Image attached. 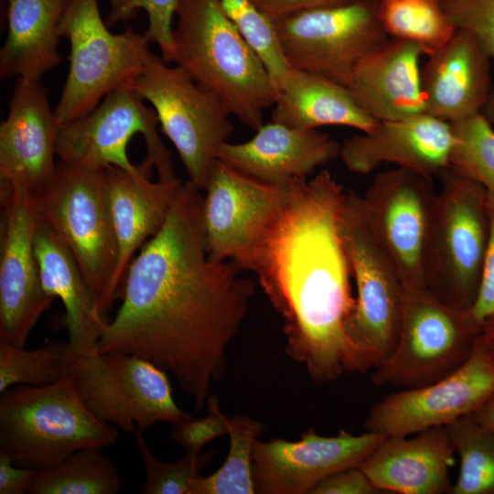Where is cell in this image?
I'll list each match as a JSON object with an SVG mask.
<instances>
[{
    "label": "cell",
    "instance_id": "1",
    "mask_svg": "<svg viewBox=\"0 0 494 494\" xmlns=\"http://www.w3.org/2000/svg\"><path fill=\"white\" fill-rule=\"evenodd\" d=\"M200 192L182 184L163 227L132 260L122 305L98 341L100 352L132 354L172 375L197 410L223 376L255 291L234 262L208 255Z\"/></svg>",
    "mask_w": 494,
    "mask_h": 494
},
{
    "label": "cell",
    "instance_id": "2",
    "mask_svg": "<svg viewBox=\"0 0 494 494\" xmlns=\"http://www.w3.org/2000/svg\"><path fill=\"white\" fill-rule=\"evenodd\" d=\"M345 198L331 173L300 178L237 265L253 273L283 320L287 355L317 383L360 372L346 326L355 306L339 232Z\"/></svg>",
    "mask_w": 494,
    "mask_h": 494
},
{
    "label": "cell",
    "instance_id": "3",
    "mask_svg": "<svg viewBox=\"0 0 494 494\" xmlns=\"http://www.w3.org/2000/svg\"><path fill=\"white\" fill-rule=\"evenodd\" d=\"M176 17L171 62L218 96L243 125L257 131L278 96L258 53L219 0H180Z\"/></svg>",
    "mask_w": 494,
    "mask_h": 494
},
{
    "label": "cell",
    "instance_id": "4",
    "mask_svg": "<svg viewBox=\"0 0 494 494\" xmlns=\"http://www.w3.org/2000/svg\"><path fill=\"white\" fill-rule=\"evenodd\" d=\"M119 438L116 427L86 407L70 374L49 385L1 393L0 454L18 467L48 469L79 449L108 447Z\"/></svg>",
    "mask_w": 494,
    "mask_h": 494
},
{
    "label": "cell",
    "instance_id": "5",
    "mask_svg": "<svg viewBox=\"0 0 494 494\" xmlns=\"http://www.w3.org/2000/svg\"><path fill=\"white\" fill-rule=\"evenodd\" d=\"M34 201L38 219L69 247L105 314L119 299L113 288L118 246L105 167L58 159L52 180Z\"/></svg>",
    "mask_w": 494,
    "mask_h": 494
},
{
    "label": "cell",
    "instance_id": "6",
    "mask_svg": "<svg viewBox=\"0 0 494 494\" xmlns=\"http://www.w3.org/2000/svg\"><path fill=\"white\" fill-rule=\"evenodd\" d=\"M339 232L357 288L346 330L364 372L381 364L396 346L404 288L369 225L361 196L353 191L345 193Z\"/></svg>",
    "mask_w": 494,
    "mask_h": 494
},
{
    "label": "cell",
    "instance_id": "7",
    "mask_svg": "<svg viewBox=\"0 0 494 494\" xmlns=\"http://www.w3.org/2000/svg\"><path fill=\"white\" fill-rule=\"evenodd\" d=\"M60 35L70 42V67L54 114L58 126L90 113L102 99L130 87L150 50L145 34L132 28L112 33L98 0H69Z\"/></svg>",
    "mask_w": 494,
    "mask_h": 494
},
{
    "label": "cell",
    "instance_id": "8",
    "mask_svg": "<svg viewBox=\"0 0 494 494\" xmlns=\"http://www.w3.org/2000/svg\"><path fill=\"white\" fill-rule=\"evenodd\" d=\"M425 267L427 289L467 310L475 301L489 238L488 194L449 167L439 176Z\"/></svg>",
    "mask_w": 494,
    "mask_h": 494
},
{
    "label": "cell",
    "instance_id": "9",
    "mask_svg": "<svg viewBox=\"0 0 494 494\" xmlns=\"http://www.w3.org/2000/svg\"><path fill=\"white\" fill-rule=\"evenodd\" d=\"M130 88L152 105L188 180L205 190L218 160L217 151L233 132L228 109L213 92L197 84L181 68L168 66L151 49Z\"/></svg>",
    "mask_w": 494,
    "mask_h": 494
},
{
    "label": "cell",
    "instance_id": "10",
    "mask_svg": "<svg viewBox=\"0 0 494 494\" xmlns=\"http://www.w3.org/2000/svg\"><path fill=\"white\" fill-rule=\"evenodd\" d=\"M70 374L80 397L100 421L133 434L187 416L176 403L167 373L123 352L71 353Z\"/></svg>",
    "mask_w": 494,
    "mask_h": 494
},
{
    "label": "cell",
    "instance_id": "11",
    "mask_svg": "<svg viewBox=\"0 0 494 494\" xmlns=\"http://www.w3.org/2000/svg\"><path fill=\"white\" fill-rule=\"evenodd\" d=\"M478 334L466 310L445 304L427 288L404 290L396 346L373 370L372 382L411 389L441 380L467 361Z\"/></svg>",
    "mask_w": 494,
    "mask_h": 494
},
{
    "label": "cell",
    "instance_id": "12",
    "mask_svg": "<svg viewBox=\"0 0 494 494\" xmlns=\"http://www.w3.org/2000/svg\"><path fill=\"white\" fill-rule=\"evenodd\" d=\"M379 1L349 0L273 19L289 66L345 86L354 66L389 38L379 20Z\"/></svg>",
    "mask_w": 494,
    "mask_h": 494
},
{
    "label": "cell",
    "instance_id": "13",
    "mask_svg": "<svg viewBox=\"0 0 494 494\" xmlns=\"http://www.w3.org/2000/svg\"><path fill=\"white\" fill-rule=\"evenodd\" d=\"M436 198L432 178L402 167L379 173L361 196L369 225L404 290L427 288L426 255Z\"/></svg>",
    "mask_w": 494,
    "mask_h": 494
},
{
    "label": "cell",
    "instance_id": "14",
    "mask_svg": "<svg viewBox=\"0 0 494 494\" xmlns=\"http://www.w3.org/2000/svg\"><path fill=\"white\" fill-rule=\"evenodd\" d=\"M157 115L152 107L130 87H123L106 95L87 115L58 129L56 155L59 160L88 161L102 167L113 166L129 173H137L127 145L137 134L146 145L145 161L156 167L160 179L177 177L170 153L157 134Z\"/></svg>",
    "mask_w": 494,
    "mask_h": 494
},
{
    "label": "cell",
    "instance_id": "15",
    "mask_svg": "<svg viewBox=\"0 0 494 494\" xmlns=\"http://www.w3.org/2000/svg\"><path fill=\"white\" fill-rule=\"evenodd\" d=\"M0 343L24 348L55 299L44 289L34 239L38 223L34 197L0 182Z\"/></svg>",
    "mask_w": 494,
    "mask_h": 494
},
{
    "label": "cell",
    "instance_id": "16",
    "mask_svg": "<svg viewBox=\"0 0 494 494\" xmlns=\"http://www.w3.org/2000/svg\"><path fill=\"white\" fill-rule=\"evenodd\" d=\"M493 393L494 362L476 341L467 361L448 376L385 395L371 407L364 427L385 436H405L446 426L473 414Z\"/></svg>",
    "mask_w": 494,
    "mask_h": 494
},
{
    "label": "cell",
    "instance_id": "17",
    "mask_svg": "<svg viewBox=\"0 0 494 494\" xmlns=\"http://www.w3.org/2000/svg\"><path fill=\"white\" fill-rule=\"evenodd\" d=\"M385 435L366 431L353 435L340 430L323 436L314 429L297 441L257 440L252 452L255 493L306 494L326 478L360 467Z\"/></svg>",
    "mask_w": 494,
    "mask_h": 494
},
{
    "label": "cell",
    "instance_id": "18",
    "mask_svg": "<svg viewBox=\"0 0 494 494\" xmlns=\"http://www.w3.org/2000/svg\"><path fill=\"white\" fill-rule=\"evenodd\" d=\"M288 185L259 180L217 160L202 203L208 255L237 264L283 201Z\"/></svg>",
    "mask_w": 494,
    "mask_h": 494
},
{
    "label": "cell",
    "instance_id": "19",
    "mask_svg": "<svg viewBox=\"0 0 494 494\" xmlns=\"http://www.w3.org/2000/svg\"><path fill=\"white\" fill-rule=\"evenodd\" d=\"M0 124V182L36 197L52 180L59 126L41 80L17 78Z\"/></svg>",
    "mask_w": 494,
    "mask_h": 494
},
{
    "label": "cell",
    "instance_id": "20",
    "mask_svg": "<svg viewBox=\"0 0 494 494\" xmlns=\"http://www.w3.org/2000/svg\"><path fill=\"white\" fill-rule=\"evenodd\" d=\"M452 145L450 124L424 113L379 121L369 132L346 139L339 157L358 174H368L387 163L433 179L448 168Z\"/></svg>",
    "mask_w": 494,
    "mask_h": 494
},
{
    "label": "cell",
    "instance_id": "21",
    "mask_svg": "<svg viewBox=\"0 0 494 494\" xmlns=\"http://www.w3.org/2000/svg\"><path fill=\"white\" fill-rule=\"evenodd\" d=\"M340 145L317 129L271 122L242 143H223L217 159L259 180L279 186L307 178L339 156Z\"/></svg>",
    "mask_w": 494,
    "mask_h": 494
},
{
    "label": "cell",
    "instance_id": "22",
    "mask_svg": "<svg viewBox=\"0 0 494 494\" xmlns=\"http://www.w3.org/2000/svg\"><path fill=\"white\" fill-rule=\"evenodd\" d=\"M137 173L113 166L105 168V185L115 231L118 260L113 288L123 297L128 267L134 252L155 236L166 220L183 182L149 179L153 166L143 162Z\"/></svg>",
    "mask_w": 494,
    "mask_h": 494
},
{
    "label": "cell",
    "instance_id": "23",
    "mask_svg": "<svg viewBox=\"0 0 494 494\" xmlns=\"http://www.w3.org/2000/svg\"><path fill=\"white\" fill-rule=\"evenodd\" d=\"M420 47L388 38L352 69L345 87L354 101L377 121L426 113L422 87Z\"/></svg>",
    "mask_w": 494,
    "mask_h": 494
},
{
    "label": "cell",
    "instance_id": "24",
    "mask_svg": "<svg viewBox=\"0 0 494 494\" xmlns=\"http://www.w3.org/2000/svg\"><path fill=\"white\" fill-rule=\"evenodd\" d=\"M490 61L478 38L457 28L421 70L426 113L452 123L483 113L492 91Z\"/></svg>",
    "mask_w": 494,
    "mask_h": 494
},
{
    "label": "cell",
    "instance_id": "25",
    "mask_svg": "<svg viewBox=\"0 0 494 494\" xmlns=\"http://www.w3.org/2000/svg\"><path fill=\"white\" fill-rule=\"evenodd\" d=\"M456 453L446 426L405 436H385L360 467L383 492L451 493Z\"/></svg>",
    "mask_w": 494,
    "mask_h": 494
},
{
    "label": "cell",
    "instance_id": "26",
    "mask_svg": "<svg viewBox=\"0 0 494 494\" xmlns=\"http://www.w3.org/2000/svg\"><path fill=\"white\" fill-rule=\"evenodd\" d=\"M34 248L45 291L55 299L59 298L65 307L71 353L98 349L108 321L72 252L53 229L40 220Z\"/></svg>",
    "mask_w": 494,
    "mask_h": 494
},
{
    "label": "cell",
    "instance_id": "27",
    "mask_svg": "<svg viewBox=\"0 0 494 494\" xmlns=\"http://www.w3.org/2000/svg\"><path fill=\"white\" fill-rule=\"evenodd\" d=\"M69 0H7L0 76L41 80L59 65L60 23Z\"/></svg>",
    "mask_w": 494,
    "mask_h": 494
},
{
    "label": "cell",
    "instance_id": "28",
    "mask_svg": "<svg viewBox=\"0 0 494 494\" xmlns=\"http://www.w3.org/2000/svg\"><path fill=\"white\" fill-rule=\"evenodd\" d=\"M272 121L301 129L341 125L362 133L379 122L359 106L345 86L293 68L278 86Z\"/></svg>",
    "mask_w": 494,
    "mask_h": 494
},
{
    "label": "cell",
    "instance_id": "29",
    "mask_svg": "<svg viewBox=\"0 0 494 494\" xmlns=\"http://www.w3.org/2000/svg\"><path fill=\"white\" fill-rule=\"evenodd\" d=\"M100 447L75 451L54 467L38 471L30 494H116L122 479L115 463Z\"/></svg>",
    "mask_w": 494,
    "mask_h": 494
},
{
    "label": "cell",
    "instance_id": "30",
    "mask_svg": "<svg viewBox=\"0 0 494 494\" xmlns=\"http://www.w3.org/2000/svg\"><path fill=\"white\" fill-rule=\"evenodd\" d=\"M378 16L388 37L413 42L427 56L442 48L456 30L442 0H380Z\"/></svg>",
    "mask_w": 494,
    "mask_h": 494
},
{
    "label": "cell",
    "instance_id": "31",
    "mask_svg": "<svg viewBox=\"0 0 494 494\" xmlns=\"http://www.w3.org/2000/svg\"><path fill=\"white\" fill-rule=\"evenodd\" d=\"M230 447L222 466L194 481L192 494H254L252 452L263 424L249 416L226 417Z\"/></svg>",
    "mask_w": 494,
    "mask_h": 494
},
{
    "label": "cell",
    "instance_id": "32",
    "mask_svg": "<svg viewBox=\"0 0 494 494\" xmlns=\"http://www.w3.org/2000/svg\"><path fill=\"white\" fill-rule=\"evenodd\" d=\"M460 467L451 494H494V432L472 414L446 425Z\"/></svg>",
    "mask_w": 494,
    "mask_h": 494
},
{
    "label": "cell",
    "instance_id": "33",
    "mask_svg": "<svg viewBox=\"0 0 494 494\" xmlns=\"http://www.w3.org/2000/svg\"><path fill=\"white\" fill-rule=\"evenodd\" d=\"M449 168L480 185L494 199V126L483 113L449 123Z\"/></svg>",
    "mask_w": 494,
    "mask_h": 494
},
{
    "label": "cell",
    "instance_id": "34",
    "mask_svg": "<svg viewBox=\"0 0 494 494\" xmlns=\"http://www.w3.org/2000/svg\"><path fill=\"white\" fill-rule=\"evenodd\" d=\"M24 348L0 343L1 393L15 384L42 387L70 375L68 342L52 341L36 349Z\"/></svg>",
    "mask_w": 494,
    "mask_h": 494
},
{
    "label": "cell",
    "instance_id": "35",
    "mask_svg": "<svg viewBox=\"0 0 494 494\" xmlns=\"http://www.w3.org/2000/svg\"><path fill=\"white\" fill-rule=\"evenodd\" d=\"M230 20L258 53L278 88L291 67L287 63L273 20L252 0H219Z\"/></svg>",
    "mask_w": 494,
    "mask_h": 494
},
{
    "label": "cell",
    "instance_id": "36",
    "mask_svg": "<svg viewBox=\"0 0 494 494\" xmlns=\"http://www.w3.org/2000/svg\"><path fill=\"white\" fill-rule=\"evenodd\" d=\"M145 466L146 478L143 494H192L194 481L212 460L213 452H187L176 462L156 458L145 441L143 433L134 434Z\"/></svg>",
    "mask_w": 494,
    "mask_h": 494
},
{
    "label": "cell",
    "instance_id": "37",
    "mask_svg": "<svg viewBox=\"0 0 494 494\" xmlns=\"http://www.w3.org/2000/svg\"><path fill=\"white\" fill-rule=\"evenodd\" d=\"M442 5L451 24L472 33L494 61V0H442ZM483 113L494 126V89Z\"/></svg>",
    "mask_w": 494,
    "mask_h": 494
},
{
    "label": "cell",
    "instance_id": "38",
    "mask_svg": "<svg viewBox=\"0 0 494 494\" xmlns=\"http://www.w3.org/2000/svg\"><path fill=\"white\" fill-rule=\"evenodd\" d=\"M207 414L201 418L189 413L172 424L171 437L187 452H201L202 448L214 439L228 435L226 417L220 408L216 395L208 397Z\"/></svg>",
    "mask_w": 494,
    "mask_h": 494
},
{
    "label": "cell",
    "instance_id": "39",
    "mask_svg": "<svg viewBox=\"0 0 494 494\" xmlns=\"http://www.w3.org/2000/svg\"><path fill=\"white\" fill-rule=\"evenodd\" d=\"M180 0H131L129 13L134 19L138 9H144L148 17L145 36L149 43L160 48L162 59L171 62L174 53L173 18Z\"/></svg>",
    "mask_w": 494,
    "mask_h": 494
},
{
    "label": "cell",
    "instance_id": "40",
    "mask_svg": "<svg viewBox=\"0 0 494 494\" xmlns=\"http://www.w3.org/2000/svg\"><path fill=\"white\" fill-rule=\"evenodd\" d=\"M489 238L478 290L472 306L466 310L473 327L479 332L494 319V199L488 196Z\"/></svg>",
    "mask_w": 494,
    "mask_h": 494
},
{
    "label": "cell",
    "instance_id": "41",
    "mask_svg": "<svg viewBox=\"0 0 494 494\" xmlns=\"http://www.w3.org/2000/svg\"><path fill=\"white\" fill-rule=\"evenodd\" d=\"M382 493L360 467L338 471L319 482L310 494Z\"/></svg>",
    "mask_w": 494,
    "mask_h": 494
},
{
    "label": "cell",
    "instance_id": "42",
    "mask_svg": "<svg viewBox=\"0 0 494 494\" xmlns=\"http://www.w3.org/2000/svg\"><path fill=\"white\" fill-rule=\"evenodd\" d=\"M38 470L17 467L7 456L0 454V494L28 492Z\"/></svg>",
    "mask_w": 494,
    "mask_h": 494
},
{
    "label": "cell",
    "instance_id": "43",
    "mask_svg": "<svg viewBox=\"0 0 494 494\" xmlns=\"http://www.w3.org/2000/svg\"><path fill=\"white\" fill-rule=\"evenodd\" d=\"M272 20L292 12L333 5L349 0H252Z\"/></svg>",
    "mask_w": 494,
    "mask_h": 494
},
{
    "label": "cell",
    "instance_id": "44",
    "mask_svg": "<svg viewBox=\"0 0 494 494\" xmlns=\"http://www.w3.org/2000/svg\"><path fill=\"white\" fill-rule=\"evenodd\" d=\"M111 10L107 16L106 24L113 26L117 22L133 19L129 13V4L131 0H109Z\"/></svg>",
    "mask_w": 494,
    "mask_h": 494
},
{
    "label": "cell",
    "instance_id": "45",
    "mask_svg": "<svg viewBox=\"0 0 494 494\" xmlns=\"http://www.w3.org/2000/svg\"><path fill=\"white\" fill-rule=\"evenodd\" d=\"M478 345L494 362V319L485 324L477 338Z\"/></svg>",
    "mask_w": 494,
    "mask_h": 494
},
{
    "label": "cell",
    "instance_id": "46",
    "mask_svg": "<svg viewBox=\"0 0 494 494\" xmlns=\"http://www.w3.org/2000/svg\"><path fill=\"white\" fill-rule=\"evenodd\" d=\"M472 415L479 424L494 432V393Z\"/></svg>",
    "mask_w": 494,
    "mask_h": 494
}]
</instances>
